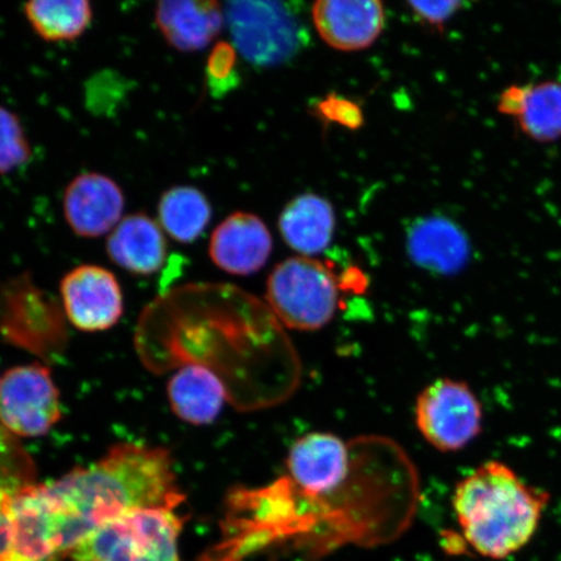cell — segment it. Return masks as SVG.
I'll list each match as a JSON object with an SVG mask.
<instances>
[{
  "label": "cell",
  "mask_w": 561,
  "mask_h": 561,
  "mask_svg": "<svg viewBox=\"0 0 561 561\" xmlns=\"http://www.w3.org/2000/svg\"><path fill=\"white\" fill-rule=\"evenodd\" d=\"M44 486L60 516L65 552L125 512L175 511L185 500L170 453L129 444L112 447L95 465L76 468Z\"/></svg>",
  "instance_id": "cell-1"
},
{
  "label": "cell",
  "mask_w": 561,
  "mask_h": 561,
  "mask_svg": "<svg viewBox=\"0 0 561 561\" xmlns=\"http://www.w3.org/2000/svg\"><path fill=\"white\" fill-rule=\"evenodd\" d=\"M550 494L502 461L477 467L456 485L453 507L462 536L480 556L506 559L535 537Z\"/></svg>",
  "instance_id": "cell-2"
},
{
  "label": "cell",
  "mask_w": 561,
  "mask_h": 561,
  "mask_svg": "<svg viewBox=\"0 0 561 561\" xmlns=\"http://www.w3.org/2000/svg\"><path fill=\"white\" fill-rule=\"evenodd\" d=\"M173 510L138 508L112 518L70 552L76 561H181Z\"/></svg>",
  "instance_id": "cell-3"
},
{
  "label": "cell",
  "mask_w": 561,
  "mask_h": 561,
  "mask_svg": "<svg viewBox=\"0 0 561 561\" xmlns=\"http://www.w3.org/2000/svg\"><path fill=\"white\" fill-rule=\"evenodd\" d=\"M266 301L287 328L313 332L334 319L340 290L333 273L324 264L297 256L273 270L266 284Z\"/></svg>",
  "instance_id": "cell-4"
},
{
  "label": "cell",
  "mask_w": 561,
  "mask_h": 561,
  "mask_svg": "<svg viewBox=\"0 0 561 561\" xmlns=\"http://www.w3.org/2000/svg\"><path fill=\"white\" fill-rule=\"evenodd\" d=\"M421 436L440 453H458L480 436L483 410L467 382L438 378L421 390L415 404Z\"/></svg>",
  "instance_id": "cell-5"
},
{
  "label": "cell",
  "mask_w": 561,
  "mask_h": 561,
  "mask_svg": "<svg viewBox=\"0 0 561 561\" xmlns=\"http://www.w3.org/2000/svg\"><path fill=\"white\" fill-rule=\"evenodd\" d=\"M227 19L237 50L254 65H279L297 54L305 42L298 20L285 4L231 2Z\"/></svg>",
  "instance_id": "cell-6"
},
{
  "label": "cell",
  "mask_w": 561,
  "mask_h": 561,
  "mask_svg": "<svg viewBox=\"0 0 561 561\" xmlns=\"http://www.w3.org/2000/svg\"><path fill=\"white\" fill-rule=\"evenodd\" d=\"M60 417L59 391L47 368H12L0 380V424L13 436H45Z\"/></svg>",
  "instance_id": "cell-7"
},
{
  "label": "cell",
  "mask_w": 561,
  "mask_h": 561,
  "mask_svg": "<svg viewBox=\"0 0 561 561\" xmlns=\"http://www.w3.org/2000/svg\"><path fill=\"white\" fill-rule=\"evenodd\" d=\"M60 293L69 321L82 332L107 331L124 312L116 276L100 265H80L67 273Z\"/></svg>",
  "instance_id": "cell-8"
},
{
  "label": "cell",
  "mask_w": 561,
  "mask_h": 561,
  "mask_svg": "<svg viewBox=\"0 0 561 561\" xmlns=\"http://www.w3.org/2000/svg\"><path fill=\"white\" fill-rule=\"evenodd\" d=\"M11 549L5 561H46L62 553L58 515L44 485L13 494L10 502Z\"/></svg>",
  "instance_id": "cell-9"
},
{
  "label": "cell",
  "mask_w": 561,
  "mask_h": 561,
  "mask_svg": "<svg viewBox=\"0 0 561 561\" xmlns=\"http://www.w3.org/2000/svg\"><path fill=\"white\" fill-rule=\"evenodd\" d=\"M125 195L108 175L85 172L69 182L62 196V214L76 236L100 238L123 220Z\"/></svg>",
  "instance_id": "cell-10"
},
{
  "label": "cell",
  "mask_w": 561,
  "mask_h": 561,
  "mask_svg": "<svg viewBox=\"0 0 561 561\" xmlns=\"http://www.w3.org/2000/svg\"><path fill=\"white\" fill-rule=\"evenodd\" d=\"M272 236L256 215L234 213L210 236L209 257L217 268L234 276L261 271L272 254Z\"/></svg>",
  "instance_id": "cell-11"
},
{
  "label": "cell",
  "mask_w": 561,
  "mask_h": 561,
  "mask_svg": "<svg viewBox=\"0 0 561 561\" xmlns=\"http://www.w3.org/2000/svg\"><path fill=\"white\" fill-rule=\"evenodd\" d=\"M316 30L340 51H359L375 44L385 26L378 0H320L312 7Z\"/></svg>",
  "instance_id": "cell-12"
},
{
  "label": "cell",
  "mask_w": 561,
  "mask_h": 561,
  "mask_svg": "<svg viewBox=\"0 0 561 561\" xmlns=\"http://www.w3.org/2000/svg\"><path fill=\"white\" fill-rule=\"evenodd\" d=\"M156 23L174 50L195 53L221 32L224 13L214 0H163L157 4Z\"/></svg>",
  "instance_id": "cell-13"
},
{
  "label": "cell",
  "mask_w": 561,
  "mask_h": 561,
  "mask_svg": "<svg viewBox=\"0 0 561 561\" xmlns=\"http://www.w3.org/2000/svg\"><path fill=\"white\" fill-rule=\"evenodd\" d=\"M105 250L111 261L133 275L150 276L167 261L163 229L151 216L138 213L123 217L111 231Z\"/></svg>",
  "instance_id": "cell-14"
},
{
  "label": "cell",
  "mask_w": 561,
  "mask_h": 561,
  "mask_svg": "<svg viewBox=\"0 0 561 561\" xmlns=\"http://www.w3.org/2000/svg\"><path fill=\"white\" fill-rule=\"evenodd\" d=\"M407 251L420 268L446 276L465 266L469 249L466 236L453 221L425 217L410 228Z\"/></svg>",
  "instance_id": "cell-15"
},
{
  "label": "cell",
  "mask_w": 561,
  "mask_h": 561,
  "mask_svg": "<svg viewBox=\"0 0 561 561\" xmlns=\"http://www.w3.org/2000/svg\"><path fill=\"white\" fill-rule=\"evenodd\" d=\"M168 398L180 419L193 425H208L220 415L227 401V390L213 370L193 364L171 378Z\"/></svg>",
  "instance_id": "cell-16"
},
{
  "label": "cell",
  "mask_w": 561,
  "mask_h": 561,
  "mask_svg": "<svg viewBox=\"0 0 561 561\" xmlns=\"http://www.w3.org/2000/svg\"><path fill=\"white\" fill-rule=\"evenodd\" d=\"M335 227L334 210L319 195L305 194L291 201L279 216L284 241L301 256L318 255L331 244Z\"/></svg>",
  "instance_id": "cell-17"
},
{
  "label": "cell",
  "mask_w": 561,
  "mask_h": 561,
  "mask_svg": "<svg viewBox=\"0 0 561 561\" xmlns=\"http://www.w3.org/2000/svg\"><path fill=\"white\" fill-rule=\"evenodd\" d=\"M213 208L207 196L193 186H173L160 196L158 222L179 243H193L206 230Z\"/></svg>",
  "instance_id": "cell-18"
},
{
  "label": "cell",
  "mask_w": 561,
  "mask_h": 561,
  "mask_svg": "<svg viewBox=\"0 0 561 561\" xmlns=\"http://www.w3.org/2000/svg\"><path fill=\"white\" fill-rule=\"evenodd\" d=\"M35 468L13 434L0 424V561L11 549L10 502L13 494L34 485Z\"/></svg>",
  "instance_id": "cell-19"
},
{
  "label": "cell",
  "mask_w": 561,
  "mask_h": 561,
  "mask_svg": "<svg viewBox=\"0 0 561 561\" xmlns=\"http://www.w3.org/2000/svg\"><path fill=\"white\" fill-rule=\"evenodd\" d=\"M24 13L35 34L46 42H67L81 37L93 20L87 0H34Z\"/></svg>",
  "instance_id": "cell-20"
},
{
  "label": "cell",
  "mask_w": 561,
  "mask_h": 561,
  "mask_svg": "<svg viewBox=\"0 0 561 561\" xmlns=\"http://www.w3.org/2000/svg\"><path fill=\"white\" fill-rule=\"evenodd\" d=\"M516 123L523 135L535 142L561 139V81L530 83L528 103Z\"/></svg>",
  "instance_id": "cell-21"
},
{
  "label": "cell",
  "mask_w": 561,
  "mask_h": 561,
  "mask_svg": "<svg viewBox=\"0 0 561 561\" xmlns=\"http://www.w3.org/2000/svg\"><path fill=\"white\" fill-rule=\"evenodd\" d=\"M31 158V144L19 117L0 105V174L16 171Z\"/></svg>",
  "instance_id": "cell-22"
},
{
  "label": "cell",
  "mask_w": 561,
  "mask_h": 561,
  "mask_svg": "<svg viewBox=\"0 0 561 561\" xmlns=\"http://www.w3.org/2000/svg\"><path fill=\"white\" fill-rule=\"evenodd\" d=\"M316 115L327 123H335L351 130L359 129L364 123L363 111L354 102L339 95H329L316 107Z\"/></svg>",
  "instance_id": "cell-23"
},
{
  "label": "cell",
  "mask_w": 561,
  "mask_h": 561,
  "mask_svg": "<svg viewBox=\"0 0 561 561\" xmlns=\"http://www.w3.org/2000/svg\"><path fill=\"white\" fill-rule=\"evenodd\" d=\"M411 10L420 21L434 30H442V26L458 12L461 2H409Z\"/></svg>",
  "instance_id": "cell-24"
},
{
  "label": "cell",
  "mask_w": 561,
  "mask_h": 561,
  "mask_svg": "<svg viewBox=\"0 0 561 561\" xmlns=\"http://www.w3.org/2000/svg\"><path fill=\"white\" fill-rule=\"evenodd\" d=\"M236 51L234 48L221 42L217 44L208 58L207 73L214 87L222 85L234 72Z\"/></svg>",
  "instance_id": "cell-25"
},
{
  "label": "cell",
  "mask_w": 561,
  "mask_h": 561,
  "mask_svg": "<svg viewBox=\"0 0 561 561\" xmlns=\"http://www.w3.org/2000/svg\"><path fill=\"white\" fill-rule=\"evenodd\" d=\"M530 83L526 85H511L504 89L497 100V112L504 116L514 117L517 121L528 103Z\"/></svg>",
  "instance_id": "cell-26"
}]
</instances>
